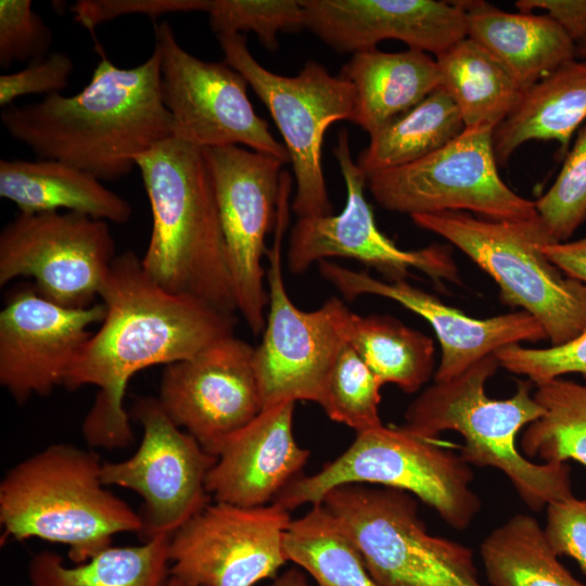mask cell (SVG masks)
<instances>
[{
    "label": "cell",
    "instance_id": "cell-1",
    "mask_svg": "<svg viewBox=\"0 0 586 586\" xmlns=\"http://www.w3.org/2000/svg\"><path fill=\"white\" fill-rule=\"evenodd\" d=\"M100 297L105 317L63 386L98 390L81 425L86 443L93 448H124L132 442L124 408L130 379L148 367L192 358L232 335L237 319L204 301L165 290L130 251L114 258Z\"/></svg>",
    "mask_w": 586,
    "mask_h": 586
},
{
    "label": "cell",
    "instance_id": "cell-2",
    "mask_svg": "<svg viewBox=\"0 0 586 586\" xmlns=\"http://www.w3.org/2000/svg\"><path fill=\"white\" fill-rule=\"evenodd\" d=\"M0 118L8 133L38 158L65 163L101 181L127 176L138 155L175 135L162 97L156 49L131 68L102 55L78 93L12 104Z\"/></svg>",
    "mask_w": 586,
    "mask_h": 586
},
{
    "label": "cell",
    "instance_id": "cell-3",
    "mask_svg": "<svg viewBox=\"0 0 586 586\" xmlns=\"http://www.w3.org/2000/svg\"><path fill=\"white\" fill-rule=\"evenodd\" d=\"M152 212L141 258L165 290L233 314L227 249L204 150L174 135L136 157Z\"/></svg>",
    "mask_w": 586,
    "mask_h": 586
},
{
    "label": "cell",
    "instance_id": "cell-4",
    "mask_svg": "<svg viewBox=\"0 0 586 586\" xmlns=\"http://www.w3.org/2000/svg\"><path fill=\"white\" fill-rule=\"evenodd\" d=\"M498 368L492 354L450 380L434 382L410 404L402 426L426 440H436L445 431L458 432L463 438V460L502 472L524 504L538 512L573 496L570 468L535 462L521 454L517 434L542 417L544 409L530 380L518 381L509 398L488 397L485 385Z\"/></svg>",
    "mask_w": 586,
    "mask_h": 586
},
{
    "label": "cell",
    "instance_id": "cell-5",
    "mask_svg": "<svg viewBox=\"0 0 586 586\" xmlns=\"http://www.w3.org/2000/svg\"><path fill=\"white\" fill-rule=\"evenodd\" d=\"M101 466L98 454L67 443L13 466L0 483L2 539L62 544L80 564L112 546L114 535L139 534V512L106 489Z\"/></svg>",
    "mask_w": 586,
    "mask_h": 586
},
{
    "label": "cell",
    "instance_id": "cell-6",
    "mask_svg": "<svg viewBox=\"0 0 586 586\" xmlns=\"http://www.w3.org/2000/svg\"><path fill=\"white\" fill-rule=\"evenodd\" d=\"M410 217L416 226L446 239L491 276L502 302L534 317L552 346L574 339L586 328V284L547 258L543 247L556 242L539 217L480 219L464 212Z\"/></svg>",
    "mask_w": 586,
    "mask_h": 586
},
{
    "label": "cell",
    "instance_id": "cell-7",
    "mask_svg": "<svg viewBox=\"0 0 586 586\" xmlns=\"http://www.w3.org/2000/svg\"><path fill=\"white\" fill-rule=\"evenodd\" d=\"M419 437L403 426L383 424L357 433L337 458L309 476L292 481L272 501L291 511L321 504L331 489L347 484H379L416 495L449 526L462 531L481 509L472 489L471 466L460 454Z\"/></svg>",
    "mask_w": 586,
    "mask_h": 586
},
{
    "label": "cell",
    "instance_id": "cell-8",
    "mask_svg": "<svg viewBox=\"0 0 586 586\" xmlns=\"http://www.w3.org/2000/svg\"><path fill=\"white\" fill-rule=\"evenodd\" d=\"M321 504L379 586H484L472 550L431 535L409 493L347 484L331 489Z\"/></svg>",
    "mask_w": 586,
    "mask_h": 586
},
{
    "label": "cell",
    "instance_id": "cell-9",
    "mask_svg": "<svg viewBox=\"0 0 586 586\" xmlns=\"http://www.w3.org/2000/svg\"><path fill=\"white\" fill-rule=\"evenodd\" d=\"M291 177L280 176L275 238L268 258V314L260 344L254 351V367L263 409L284 403L319 404L332 365L348 342L352 311L331 297L313 311L297 308L290 300L282 275V243L289 225Z\"/></svg>",
    "mask_w": 586,
    "mask_h": 586
},
{
    "label": "cell",
    "instance_id": "cell-10",
    "mask_svg": "<svg viewBox=\"0 0 586 586\" xmlns=\"http://www.w3.org/2000/svg\"><path fill=\"white\" fill-rule=\"evenodd\" d=\"M216 36L225 63L245 78L284 139L296 180L294 213L298 218L331 215L321 148L332 123L352 122L356 101L354 86L314 61L307 62L296 76L278 75L254 59L244 35Z\"/></svg>",
    "mask_w": 586,
    "mask_h": 586
},
{
    "label": "cell",
    "instance_id": "cell-11",
    "mask_svg": "<svg viewBox=\"0 0 586 586\" xmlns=\"http://www.w3.org/2000/svg\"><path fill=\"white\" fill-rule=\"evenodd\" d=\"M493 130L464 128L428 156L371 176L368 186L374 200L385 209L409 216L469 211L495 220L537 218L534 202L500 178Z\"/></svg>",
    "mask_w": 586,
    "mask_h": 586
},
{
    "label": "cell",
    "instance_id": "cell-12",
    "mask_svg": "<svg viewBox=\"0 0 586 586\" xmlns=\"http://www.w3.org/2000/svg\"><path fill=\"white\" fill-rule=\"evenodd\" d=\"M115 257L106 221L73 212L20 213L0 233V285L31 277L46 300L87 308L100 297Z\"/></svg>",
    "mask_w": 586,
    "mask_h": 586
},
{
    "label": "cell",
    "instance_id": "cell-13",
    "mask_svg": "<svg viewBox=\"0 0 586 586\" xmlns=\"http://www.w3.org/2000/svg\"><path fill=\"white\" fill-rule=\"evenodd\" d=\"M161 90L175 135L201 149L244 144L290 161L247 97V81L227 63L205 62L184 50L167 22L155 26Z\"/></svg>",
    "mask_w": 586,
    "mask_h": 586
},
{
    "label": "cell",
    "instance_id": "cell-14",
    "mask_svg": "<svg viewBox=\"0 0 586 586\" xmlns=\"http://www.w3.org/2000/svg\"><path fill=\"white\" fill-rule=\"evenodd\" d=\"M132 415L143 431L140 445L126 460L103 462L101 481L141 497L144 540L173 536L209 504L205 479L217 457L177 426L155 397L137 398Z\"/></svg>",
    "mask_w": 586,
    "mask_h": 586
},
{
    "label": "cell",
    "instance_id": "cell-15",
    "mask_svg": "<svg viewBox=\"0 0 586 586\" xmlns=\"http://www.w3.org/2000/svg\"><path fill=\"white\" fill-rule=\"evenodd\" d=\"M211 170L239 310L254 334L265 329V238L275 228L281 160L239 145L203 149Z\"/></svg>",
    "mask_w": 586,
    "mask_h": 586
},
{
    "label": "cell",
    "instance_id": "cell-16",
    "mask_svg": "<svg viewBox=\"0 0 586 586\" xmlns=\"http://www.w3.org/2000/svg\"><path fill=\"white\" fill-rule=\"evenodd\" d=\"M292 519L276 502L262 507L208 504L170 537V576L184 586H254L288 561Z\"/></svg>",
    "mask_w": 586,
    "mask_h": 586
},
{
    "label": "cell",
    "instance_id": "cell-17",
    "mask_svg": "<svg viewBox=\"0 0 586 586\" xmlns=\"http://www.w3.org/2000/svg\"><path fill=\"white\" fill-rule=\"evenodd\" d=\"M348 143L347 130H340L333 153L346 186L345 207L337 215L297 219L289 239V270L298 275L315 262L344 257L375 268L391 281L405 279L415 268L436 281L460 283L448 247L432 244L417 251L402 250L378 229L364 193L368 180L353 161Z\"/></svg>",
    "mask_w": 586,
    "mask_h": 586
},
{
    "label": "cell",
    "instance_id": "cell-18",
    "mask_svg": "<svg viewBox=\"0 0 586 586\" xmlns=\"http://www.w3.org/2000/svg\"><path fill=\"white\" fill-rule=\"evenodd\" d=\"M254 351L232 334L166 366L162 374L161 407L215 457L229 436L263 410Z\"/></svg>",
    "mask_w": 586,
    "mask_h": 586
},
{
    "label": "cell",
    "instance_id": "cell-19",
    "mask_svg": "<svg viewBox=\"0 0 586 586\" xmlns=\"http://www.w3.org/2000/svg\"><path fill=\"white\" fill-rule=\"evenodd\" d=\"M103 303L68 308L46 300L35 286L16 291L0 311V384L20 405L49 395L64 380L102 322Z\"/></svg>",
    "mask_w": 586,
    "mask_h": 586
},
{
    "label": "cell",
    "instance_id": "cell-20",
    "mask_svg": "<svg viewBox=\"0 0 586 586\" xmlns=\"http://www.w3.org/2000/svg\"><path fill=\"white\" fill-rule=\"evenodd\" d=\"M318 263L320 275L346 300L365 294L383 296L418 314L431 324L442 349L434 382L450 380L506 346L547 339L540 323L523 310L473 318L410 285L405 279L382 281L365 271L352 270L327 259Z\"/></svg>",
    "mask_w": 586,
    "mask_h": 586
},
{
    "label": "cell",
    "instance_id": "cell-21",
    "mask_svg": "<svg viewBox=\"0 0 586 586\" xmlns=\"http://www.w3.org/2000/svg\"><path fill=\"white\" fill-rule=\"evenodd\" d=\"M300 2L304 27L337 52L375 49L379 42L395 39L436 58L467 37V14L460 0Z\"/></svg>",
    "mask_w": 586,
    "mask_h": 586
},
{
    "label": "cell",
    "instance_id": "cell-22",
    "mask_svg": "<svg viewBox=\"0 0 586 586\" xmlns=\"http://www.w3.org/2000/svg\"><path fill=\"white\" fill-rule=\"evenodd\" d=\"M294 402L264 408L220 446L205 487L217 502L253 508L271 504L309 457L293 434Z\"/></svg>",
    "mask_w": 586,
    "mask_h": 586
},
{
    "label": "cell",
    "instance_id": "cell-23",
    "mask_svg": "<svg viewBox=\"0 0 586 586\" xmlns=\"http://www.w3.org/2000/svg\"><path fill=\"white\" fill-rule=\"evenodd\" d=\"M460 2L467 37L496 58L523 92L577 56L574 42L547 14L506 12L481 0Z\"/></svg>",
    "mask_w": 586,
    "mask_h": 586
},
{
    "label": "cell",
    "instance_id": "cell-24",
    "mask_svg": "<svg viewBox=\"0 0 586 586\" xmlns=\"http://www.w3.org/2000/svg\"><path fill=\"white\" fill-rule=\"evenodd\" d=\"M340 76L355 88L352 123L369 136L442 86L436 60L415 49L383 52L375 48L356 52Z\"/></svg>",
    "mask_w": 586,
    "mask_h": 586
},
{
    "label": "cell",
    "instance_id": "cell-25",
    "mask_svg": "<svg viewBox=\"0 0 586 586\" xmlns=\"http://www.w3.org/2000/svg\"><path fill=\"white\" fill-rule=\"evenodd\" d=\"M0 196L15 203L22 214L64 208L118 225L132 214L129 202L94 176L47 158L1 160Z\"/></svg>",
    "mask_w": 586,
    "mask_h": 586
},
{
    "label": "cell",
    "instance_id": "cell-26",
    "mask_svg": "<svg viewBox=\"0 0 586 586\" xmlns=\"http://www.w3.org/2000/svg\"><path fill=\"white\" fill-rule=\"evenodd\" d=\"M586 119V62L570 61L525 90L493 130L498 165L531 140H555L568 154L572 136Z\"/></svg>",
    "mask_w": 586,
    "mask_h": 586
},
{
    "label": "cell",
    "instance_id": "cell-27",
    "mask_svg": "<svg viewBox=\"0 0 586 586\" xmlns=\"http://www.w3.org/2000/svg\"><path fill=\"white\" fill-rule=\"evenodd\" d=\"M162 535L140 545L102 550L88 561L68 566L53 551L34 553L27 563L30 586H167L169 542Z\"/></svg>",
    "mask_w": 586,
    "mask_h": 586
},
{
    "label": "cell",
    "instance_id": "cell-28",
    "mask_svg": "<svg viewBox=\"0 0 586 586\" xmlns=\"http://www.w3.org/2000/svg\"><path fill=\"white\" fill-rule=\"evenodd\" d=\"M435 60L441 87L459 110L464 128L495 129L511 113L523 93L502 64L469 37Z\"/></svg>",
    "mask_w": 586,
    "mask_h": 586
},
{
    "label": "cell",
    "instance_id": "cell-29",
    "mask_svg": "<svg viewBox=\"0 0 586 586\" xmlns=\"http://www.w3.org/2000/svg\"><path fill=\"white\" fill-rule=\"evenodd\" d=\"M464 130L459 110L437 88L411 110L370 136L356 164L367 180L381 171L398 168L437 151Z\"/></svg>",
    "mask_w": 586,
    "mask_h": 586
},
{
    "label": "cell",
    "instance_id": "cell-30",
    "mask_svg": "<svg viewBox=\"0 0 586 586\" xmlns=\"http://www.w3.org/2000/svg\"><path fill=\"white\" fill-rule=\"evenodd\" d=\"M480 555L492 586H585L561 564L544 527L528 514L494 528Z\"/></svg>",
    "mask_w": 586,
    "mask_h": 586
},
{
    "label": "cell",
    "instance_id": "cell-31",
    "mask_svg": "<svg viewBox=\"0 0 586 586\" xmlns=\"http://www.w3.org/2000/svg\"><path fill=\"white\" fill-rule=\"evenodd\" d=\"M347 340L382 385L413 393L433 374V340L394 317L353 313Z\"/></svg>",
    "mask_w": 586,
    "mask_h": 586
},
{
    "label": "cell",
    "instance_id": "cell-32",
    "mask_svg": "<svg viewBox=\"0 0 586 586\" xmlns=\"http://www.w3.org/2000/svg\"><path fill=\"white\" fill-rule=\"evenodd\" d=\"M283 548L288 561L307 571L318 586H379L347 533L322 504L291 521Z\"/></svg>",
    "mask_w": 586,
    "mask_h": 586
},
{
    "label": "cell",
    "instance_id": "cell-33",
    "mask_svg": "<svg viewBox=\"0 0 586 586\" xmlns=\"http://www.w3.org/2000/svg\"><path fill=\"white\" fill-rule=\"evenodd\" d=\"M534 397L544 413L524 431L523 453L543 462L574 460L586 467V382L557 378L535 384Z\"/></svg>",
    "mask_w": 586,
    "mask_h": 586
},
{
    "label": "cell",
    "instance_id": "cell-34",
    "mask_svg": "<svg viewBox=\"0 0 586 586\" xmlns=\"http://www.w3.org/2000/svg\"><path fill=\"white\" fill-rule=\"evenodd\" d=\"M378 381L347 342L337 354L327 378L319 405L333 421L357 433L382 425Z\"/></svg>",
    "mask_w": 586,
    "mask_h": 586
},
{
    "label": "cell",
    "instance_id": "cell-35",
    "mask_svg": "<svg viewBox=\"0 0 586 586\" xmlns=\"http://www.w3.org/2000/svg\"><path fill=\"white\" fill-rule=\"evenodd\" d=\"M204 12L216 35L253 31L270 50L280 31L305 28L300 0H206Z\"/></svg>",
    "mask_w": 586,
    "mask_h": 586
},
{
    "label": "cell",
    "instance_id": "cell-36",
    "mask_svg": "<svg viewBox=\"0 0 586 586\" xmlns=\"http://www.w3.org/2000/svg\"><path fill=\"white\" fill-rule=\"evenodd\" d=\"M534 204L555 242H566L586 220V126L578 131L556 181Z\"/></svg>",
    "mask_w": 586,
    "mask_h": 586
},
{
    "label": "cell",
    "instance_id": "cell-37",
    "mask_svg": "<svg viewBox=\"0 0 586 586\" xmlns=\"http://www.w3.org/2000/svg\"><path fill=\"white\" fill-rule=\"evenodd\" d=\"M507 371L526 377L534 384L544 383L568 373L586 377V328L574 339L546 348L512 344L495 353Z\"/></svg>",
    "mask_w": 586,
    "mask_h": 586
},
{
    "label": "cell",
    "instance_id": "cell-38",
    "mask_svg": "<svg viewBox=\"0 0 586 586\" xmlns=\"http://www.w3.org/2000/svg\"><path fill=\"white\" fill-rule=\"evenodd\" d=\"M52 33L30 0L0 1V66L34 62L49 54Z\"/></svg>",
    "mask_w": 586,
    "mask_h": 586
},
{
    "label": "cell",
    "instance_id": "cell-39",
    "mask_svg": "<svg viewBox=\"0 0 586 586\" xmlns=\"http://www.w3.org/2000/svg\"><path fill=\"white\" fill-rule=\"evenodd\" d=\"M74 69L72 59L64 52L49 53L44 59L11 74L0 76V105L8 107L20 97L27 94L52 95L68 86Z\"/></svg>",
    "mask_w": 586,
    "mask_h": 586
},
{
    "label": "cell",
    "instance_id": "cell-40",
    "mask_svg": "<svg viewBox=\"0 0 586 586\" xmlns=\"http://www.w3.org/2000/svg\"><path fill=\"white\" fill-rule=\"evenodd\" d=\"M544 531L557 556L573 558L586 574V498L548 505Z\"/></svg>",
    "mask_w": 586,
    "mask_h": 586
},
{
    "label": "cell",
    "instance_id": "cell-41",
    "mask_svg": "<svg viewBox=\"0 0 586 586\" xmlns=\"http://www.w3.org/2000/svg\"><path fill=\"white\" fill-rule=\"evenodd\" d=\"M204 0H80L71 7L75 20L88 29L124 15L156 18L163 14L203 11Z\"/></svg>",
    "mask_w": 586,
    "mask_h": 586
},
{
    "label": "cell",
    "instance_id": "cell-42",
    "mask_svg": "<svg viewBox=\"0 0 586 586\" xmlns=\"http://www.w3.org/2000/svg\"><path fill=\"white\" fill-rule=\"evenodd\" d=\"M520 12L543 10L555 20L576 46H586V0H519Z\"/></svg>",
    "mask_w": 586,
    "mask_h": 586
},
{
    "label": "cell",
    "instance_id": "cell-43",
    "mask_svg": "<svg viewBox=\"0 0 586 586\" xmlns=\"http://www.w3.org/2000/svg\"><path fill=\"white\" fill-rule=\"evenodd\" d=\"M543 251L564 273L586 284V237L571 242L549 243Z\"/></svg>",
    "mask_w": 586,
    "mask_h": 586
},
{
    "label": "cell",
    "instance_id": "cell-44",
    "mask_svg": "<svg viewBox=\"0 0 586 586\" xmlns=\"http://www.w3.org/2000/svg\"><path fill=\"white\" fill-rule=\"evenodd\" d=\"M269 586H309L306 576L297 569H290L281 574Z\"/></svg>",
    "mask_w": 586,
    "mask_h": 586
},
{
    "label": "cell",
    "instance_id": "cell-45",
    "mask_svg": "<svg viewBox=\"0 0 586 586\" xmlns=\"http://www.w3.org/2000/svg\"><path fill=\"white\" fill-rule=\"evenodd\" d=\"M167 586H184V585L176 577L170 576Z\"/></svg>",
    "mask_w": 586,
    "mask_h": 586
},
{
    "label": "cell",
    "instance_id": "cell-46",
    "mask_svg": "<svg viewBox=\"0 0 586 586\" xmlns=\"http://www.w3.org/2000/svg\"><path fill=\"white\" fill-rule=\"evenodd\" d=\"M577 56H586V46L577 49Z\"/></svg>",
    "mask_w": 586,
    "mask_h": 586
}]
</instances>
